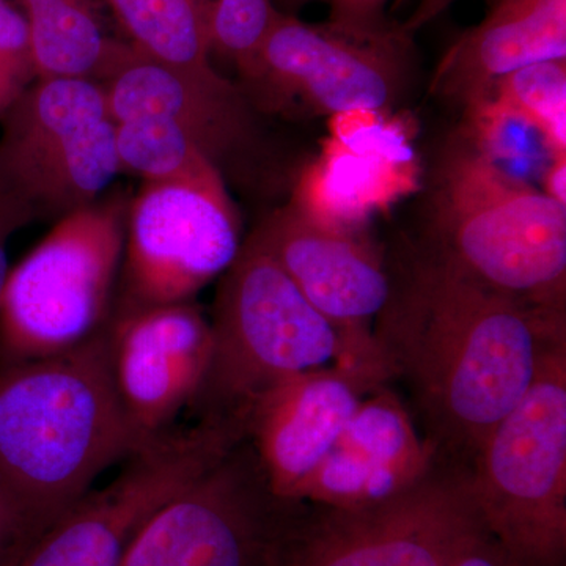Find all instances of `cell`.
<instances>
[{
  "label": "cell",
  "mask_w": 566,
  "mask_h": 566,
  "mask_svg": "<svg viewBox=\"0 0 566 566\" xmlns=\"http://www.w3.org/2000/svg\"><path fill=\"white\" fill-rule=\"evenodd\" d=\"M486 532L471 468L436 458L416 485L378 504L303 502L273 566H453Z\"/></svg>",
  "instance_id": "cell-7"
},
{
  "label": "cell",
  "mask_w": 566,
  "mask_h": 566,
  "mask_svg": "<svg viewBox=\"0 0 566 566\" xmlns=\"http://www.w3.org/2000/svg\"><path fill=\"white\" fill-rule=\"evenodd\" d=\"M210 3L212 52L229 59L252 84L260 48L279 10L273 0H210Z\"/></svg>",
  "instance_id": "cell-24"
},
{
  "label": "cell",
  "mask_w": 566,
  "mask_h": 566,
  "mask_svg": "<svg viewBox=\"0 0 566 566\" xmlns=\"http://www.w3.org/2000/svg\"><path fill=\"white\" fill-rule=\"evenodd\" d=\"M115 144L120 172L137 175L144 182L223 178L199 147L164 118L136 117L115 123Z\"/></svg>",
  "instance_id": "cell-21"
},
{
  "label": "cell",
  "mask_w": 566,
  "mask_h": 566,
  "mask_svg": "<svg viewBox=\"0 0 566 566\" xmlns=\"http://www.w3.org/2000/svg\"><path fill=\"white\" fill-rule=\"evenodd\" d=\"M226 180L144 182L126 208L114 311L189 303L241 251Z\"/></svg>",
  "instance_id": "cell-10"
},
{
  "label": "cell",
  "mask_w": 566,
  "mask_h": 566,
  "mask_svg": "<svg viewBox=\"0 0 566 566\" xmlns=\"http://www.w3.org/2000/svg\"><path fill=\"white\" fill-rule=\"evenodd\" d=\"M211 356L189 408L199 423L245 434L256 398L289 376L340 360L337 329L249 234L221 275L212 305Z\"/></svg>",
  "instance_id": "cell-4"
},
{
  "label": "cell",
  "mask_w": 566,
  "mask_h": 566,
  "mask_svg": "<svg viewBox=\"0 0 566 566\" xmlns=\"http://www.w3.org/2000/svg\"><path fill=\"white\" fill-rule=\"evenodd\" d=\"M241 439L232 428L202 423L166 431L126 458L109 485L71 506L17 566H120L148 521Z\"/></svg>",
  "instance_id": "cell-12"
},
{
  "label": "cell",
  "mask_w": 566,
  "mask_h": 566,
  "mask_svg": "<svg viewBox=\"0 0 566 566\" xmlns=\"http://www.w3.org/2000/svg\"><path fill=\"white\" fill-rule=\"evenodd\" d=\"M460 133L494 166L520 180L528 181L534 174L542 178L553 161L542 134L494 93L464 106Z\"/></svg>",
  "instance_id": "cell-22"
},
{
  "label": "cell",
  "mask_w": 566,
  "mask_h": 566,
  "mask_svg": "<svg viewBox=\"0 0 566 566\" xmlns=\"http://www.w3.org/2000/svg\"><path fill=\"white\" fill-rule=\"evenodd\" d=\"M374 337L389 382L436 457L469 465L526 395L543 356L566 342V314L495 292L422 248L390 273Z\"/></svg>",
  "instance_id": "cell-1"
},
{
  "label": "cell",
  "mask_w": 566,
  "mask_h": 566,
  "mask_svg": "<svg viewBox=\"0 0 566 566\" xmlns=\"http://www.w3.org/2000/svg\"><path fill=\"white\" fill-rule=\"evenodd\" d=\"M18 560H0V566H17Z\"/></svg>",
  "instance_id": "cell-34"
},
{
  "label": "cell",
  "mask_w": 566,
  "mask_h": 566,
  "mask_svg": "<svg viewBox=\"0 0 566 566\" xmlns=\"http://www.w3.org/2000/svg\"><path fill=\"white\" fill-rule=\"evenodd\" d=\"M387 0H370V10L376 22H386L385 9Z\"/></svg>",
  "instance_id": "cell-32"
},
{
  "label": "cell",
  "mask_w": 566,
  "mask_h": 566,
  "mask_svg": "<svg viewBox=\"0 0 566 566\" xmlns=\"http://www.w3.org/2000/svg\"><path fill=\"white\" fill-rule=\"evenodd\" d=\"M491 93L535 126L553 159L566 158V61L523 66L495 82Z\"/></svg>",
  "instance_id": "cell-23"
},
{
  "label": "cell",
  "mask_w": 566,
  "mask_h": 566,
  "mask_svg": "<svg viewBox=\"0 0 566 566\" xmlns=\"http://www.w3.org/2000/svg\"><path fill=\"white\" fill-rule=\"evenodd\" d=\"M349 28H379L386 22H376L370 10V0H337L331 7V20Z\"/></svg>",
  "instance_id": "cell-29"
},
{
  "label": "cell",
  "mask_w": 566,
  "mask_h": 566,
  "mask_svg": "<svg viewBox=\"0 0 566 566\" xmlns=\"http://www.w3.org/2000/svg\"><path fill=\"white\" fill-rule=\"evenodd\" d=\"M453 2H457V0H420L415 13L401 25H403L406 32L412 35L419 29L424 28L428 22L436 20L439 14L444 13Z\"/></svg>",
  "instance_id": "cell-31"
},
{
  "label": "cell",
  "mask_w": 566,
  "mask_h": 566,
  "mask_svg": "<svg viewBox=\"0 0 566 566\" xmlns=\"http://www.w3.org/2000/svg\"><path fill=\"white\" fill-rule=\"evenodd\" d=\"M542 191L566 207V158L553 159L542 175Z\"/></svg>",
  "instance_id": "cell-30"
},
{
  "label": "cell",
  "mask_w": 566,
  "mask_h": 566,
  "mask_svg": "<svg viewBox=\"0 0 566 566\" xmlns=\"http://www.w3.org/2000/svg\"><path fill=\"white\" fill-rule=\"evenodd\" d=\"M29 222H31L29 216L17 203L11 202L9 197L0 193V296H2L3 286H6L10 273L7 244H9L11 234Z\"/></svg>",
  "instance_id": "cell-27"
},
{
  "label": "cell",
  "mask_w": 566,
  "mask_h": 566,
  "mask_svg": "<svg viewBox=\"0 0 566 566\" xmlns=\"http://www.w3.org/2000/svg\"><path fill=\"white\" fill-rule=\"evenodd\" d=\"M453 566H517L509 553L486 532L464 551Z\"/></svg>",
  "instance_id": "cell-28"
},
{
  "label": "cell",
  "mask_w": 566,
  "mask_h": 566,
  "mask_svg": "<svg viewBox=\"0 0 566 566\" xmlns=\"http://www.w3.org/2000/svg\"><path fill=\"white\" fill-rule=\"evenodd\" d=\"M145 444L115 389L107 327L69 352L0 365V486L31 545Z\"/></svg>",
  "instance_id": "cell-2"
},
{
  "label": "cell",
  "mask_w": 566,
  "mask_h": 566,
  "mask_svg": "<svg viewBox=\"0 0 566 566\" xmlns=\"http://www.w3.org/2000/svg\"><path fill=\"white\" fill-rule=\"evenodd\" d=\"M281 2L285 3L290 9H300V7L305 6V3L315 2V0H281ZM323 2H327L333 7L337 0H323Z\"/></svg>",
  "instance_id": "cell-33"
},
{
  "label": "cell",
  "mask_w": 566,
  "mask_h": 566,
  "mask_svg": "<svg viewBox=\"0 0 566 566\" xmlns=\"http://www.w3.org/2000/svg\"><path fill=\"white\" fill-rule=\"evenodd\" d=\"M137 54L175 69L211 65L210 0H106Z\"/></svg>",
  "instance_id": "cell-20"
},
{
  "label": "cell",
  "mask_w": 566,
  "mask_h": 566,
  "mask_svg": "<svg viewBox=\"0 0 566 566\" xmlns=\"http://www.w3.org/2000/svg\"><path fill=\"white\" fill-rule=\"evenodd\" d=\"M31 32L36 77L102 82L128 43L104 32L92 0H20Z\"/></svg>",
  "instance_id": "cell-19"
},
{
  "label": "cell",
  "mask_w": 566,
  "mask_h": 566,
  "mask_svg": "<svg viewBox=\"0 0 566 566\" xmlns=\"http://www.w3.org/2000/svg\"><path fill=\"white\" fill-rule=\"evenodd\" d=\"M422 248L495 292L566 314V207L512 177L460 132L436 156Z\"/></svg>",
  "instance_id": "cell-3"
},
{
  "label": "cell",
  "mask_w": 566,
  "mask_h": 566,
  "mask_svg": "<svg viewBox=\"0 0 566 566\" xmlns=\"http://www.w3.org/2000/svg\"><path fill=\"white\" fill-rule=\"evenodd\" d=\"M436 458L403 397L385 385L364 398L296 501L337 509L378 504L416 485Z\"/></svg>",
  "instance_id": "cell-17"
},
{
  "label": "cell",
  "mask_w": 566,
  "mask_h": 566,
  "mask_svg": "<svg viewBox=\"0 0 566 566\" xmlns=\"http://www.w3.org/2000/svg\"><path fill=\"white\" fill-rule=\"evenodd\" d=\"M35 80L28 20L10 0H0V115Z\"/></svg>",
  "instance_id": "cell-25"
},
{
  "label": "cell",
  "mask_w": 566,
  "mask_h": 566,
  "mask_svg": "<svg viewBox=\"0 0 566 566\" xmlns=\"http://www.w3.org/2000/svg\"><path fill=\"white\" fill-rule=\"evenodd\" d=\"M111 368L125 415L150 442L191 406L211 356V323L189 303L114 311Z\"/></svg>",
  "instance_id": "cell-14"
},
{
  "label": "cell",
  "mask_w": 566,
  "mask_h": 566,
  "mask_svg": "<svg viewBox=\"0 0 566 566\" xmlns=\"http://www.w3.org/2000/svg\"><path fill=\"white\" fill-rule=\"evenodd\" d=\"M412 52L403 25L312 24L279 10L252 84L277 104L297 103L316 114H375L400 99Z\"/></svg>",
  "instance_id": "cell-11"
},
{
  "label": "cell",
  "mask_w": 566,
  "mask_h": 566,
  "mask_svg": "<svg viewBox=\"0 0 566 566\" xmlns=\"http://www.w3.org/2000/svg\"><path fill=\"white\" fill-rule=\"evenodd\" d=\"M301 504L271 490L241 439L148 521L120 566H273Z\"/></svg>",
  "instance_id": "cell-9"
},
{
  "label": "cell",
  "mask_w": 566,
  "mask_h": 566,
  "mask_svg": "<svg viewBox=\"0 0 566 566\" xmlns=\"http://www.w3.org/2000/svg\"><path fill=\"white\" fill-rule=\"evenodd\" d=\"M471 479L486 531L517 566L566 565V342L480 446Z\"/></svg>",
  "instance_id": "cell-6"
},
{
  "label": "cell",
  "mask_w": 566,
  "mask_h": 566,
  "mask_svg": "<svg viewBox=\"0 0 566 566\" xmlns=\"http://www.w3.org/2000/svg\"><path fill=\"white\" fill-rule=\"evenodd\" d=\"M381 386L367 371L334 363L289 376L256 398L245 438L279 497L296 501L364 398Z\"/></svg>",
  "instance_id": "cell-15"
},
{
  "label": "cell",
  "mask_w": 566,
  "mask_h": 566,
  "mask_svg": "<svg viewBox=\"0 0 566 566\" xmlns=\"http://www.w3.org/2000/svg\"><path fill=\"white\" fill-rule=\"evenodd\" d=\"M31 546L28 528L20 513L0 486V560H20L24 551Z\"/></svg>",
  "instance_id": "cell-26"
},
{
  "label": "cell",
  "mask_w": 566,
  "mask_h": 566,
  "mask_svg": "<svg viewBox=\"0 0 566 566\" xmlns=\"http://www.w3.org/2000/svg\"><path fill=\"white\" fill-rule=\"evenodd\" d=\"M128 202L96 200L55 221L10 271L0 296V365L76 348L114 314Z\"/></svg>",
  "instance_id": "cell-5"
},
{
  "label": "cell",
  "mask_w": 566,
  "mask_h": 566,
  "mask_svg": "<svg viewBox=\"0 0 566 566\" xmlns=\"http://www.w3.org/2000/svg\"><path fill=\"white\" fill-rule=\"evenodd\" d=\"M102 85L114 123L164 118L185 133L222 177L259 137L243 92L216 70L175 69L137 54L128 44Z\"/></svg>",
  "instance_id": "cell-16"
},
{
  "label": "cell",
  "mask_w": 566,
  "mask_h": 566,
  "mask_svg": "<svg viewBox=\"0 0 566 566\" xmlns=\"http://www.w3.org/2000/svg\"><path fill=\"white\" fill-rule=\"evenodd\" d=\"M251 234L337 329L344 345L337 364L389 385L374 337L392 286L379 253L296 199L268 214Z\"/></svg>",
  "instance_id": "cell-13"
},
{
  "label": "cell",
  "mask_w": 566,
  "mask_h": 566,
  "mask_svg": "<svg viewBox=\"0 0 566 566\" xmlns=\"http://www.w3.org/2000/svg\"><path fill=\"white\" fill-rule=\"evenodd\" d=\"M0 122V193L31 221L95 203L120 172L99 82L36 77Z\"/></svg>",
  "instance_id": "cell-8"
},
{
  "label": "cell",
  "mask_w": 566,
  "mask_h": 566,
  "mask_svg": "<svg viewBox=\"0 0 566 566\" xmlns=\"http://www.w3.org/2000/svg\"><path fill=\"white\" fill-rule=\"evenodd\" d=\"M566 61V0H491L486 17L450 46L433 88L468 106L532 63Z\"/></svg>",
  "instance_id": "cell-18"
}]
</instances>
